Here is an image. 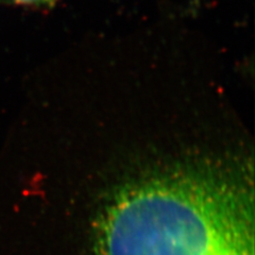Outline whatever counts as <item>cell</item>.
<instances>
[{
	"instance_id": "cell-1",
	"label": "cell",
	"mask_w": 255,
	"mask_h": 255,
	"mask_svg": "<svg viewBox=\"0 0 255 255\" xmlns=\"http://www.w3.org/2000/svg\"><path fill=\"white\" fill-rule=\"evenodd\" d=\"M245 185L204 171L164 174L119 191L103 214L102 255H254Z\"/></svg>"
},
{
	"instance_id": "cell-2",
	"label": "cell",
	"mask_w": 255,
	"mask_h": 255,
	"mask_svg": "<svg viewBox=\"0 0 255 255\" xmlns=\"http://www.w3.org/2000/svg\"><path fill=\"white\" fill-rule=\"evenodd\" d=\"M17 3H23V4H31V3H45L50 2L52 0H14Z\"/></svg>"
}]
</instances>
